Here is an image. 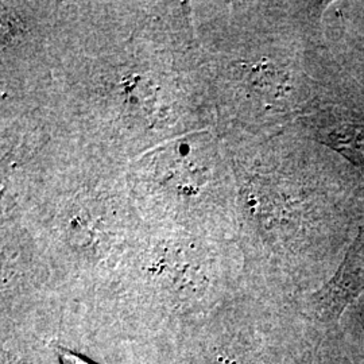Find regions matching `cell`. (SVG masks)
<instances>
[{
    "label": "cell",
    "instance_id": "3",
    "mask_svg": "<svg viewBox=\"0 0 364 364\" xmlns=\"http://www.w3.org/2000/svg\"><path fill=\"white\" fill-rule=\"evenodd\" d=\"M57 351H58V356L61 359V364H93L88 362V360H85L82 356H80L76 352L69 351L61 346L57 347Z\"/></svg>",
    "mask_w": 364,
    "mask_h": 364
},
{
    "label": "cell",
    "instance_id": "1",
    "mask_svg": "<svg viewBox=\"0 0 364 364\" xmlns=\"http://www.w3.org/2000/svg\"><path fill=\"white\" fill-rule=\"evenodd\" d=\"M326 144L364 171V124L343 123L326 132Z\"/></svg>",
    "mask_w": 364,
    "mask_h": 364
},
{
    "label": "cell",
    "instance_id": "2",
    "mask_svg": "<svg viewBox=\"0 0 364 364\" xmlns=\"http://www.w3.org/2000/svg\"><path fill=\"white\" fill-rule=\"evenodd\" d=\"M31 351H27L26 346H22L21 341H11L7 338L3 340V355L1 362L3 364H37L36 356H33Z\"/></svg>",
    "mask_w": 364,
    "mask_h": 364
}]
</instances>
